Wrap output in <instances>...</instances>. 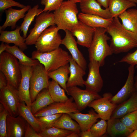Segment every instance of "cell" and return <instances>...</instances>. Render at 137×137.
Masks as SVG:
<instances>
[{"mask_svg":"<svg viewBox=\"0 0 137 137\" xmlns=\"http://www.w3.org/2000/svg\"><path fill=\"white\" fill-rule=\"evenodd\" d=\"M106 29L111 37L109 45L113 54L126 52L137 47V33L125 28L118 17L113 18Z\"/></svg>","mask_w":137,"mask_h":137,"instance_id":"obj_1","label":"cell"},{"mask_svg":"<svg viewBox=\"0 0 137 137\" xmlns=\"http://www.w3.org/2000/svg\"><path fill=\"white\" fill-rule=\"evenodd\" d=\"M106 28H95L92 43L88 48L90 61L96 62L100 67L104 65L106 57L113 54L107 42L110 38L106 33Z\"/></svg>","mask_w":137,"mask_h":137,"instance_id":"obj_2","label":"cell"},{"mask_svg":"<svg viewBox=\"0 0 137 137\" xmlns=\"http://www.w3.org/2000/svg\"><path fill=\"white\" fill-rule=\"evenodd\" d=\"M55 25L59 30H71L78 23V10L76 3L64 1L53 12Z\"/></svg>","mask_w":137,"mask_h":137,"instance_id":"obj_3","label":"cell"},{"mask_svg":"<svg viewBox=\"0 0 137 137\" xmlns=\"http://www.w3.org/2000/svg\"><path fill=\"white\" fill-rule=\"evenodd\" d=\"M31 58L38 60L44 66L48 73L68 64L70 56L68 53L59 47L49 52L41 53L35 50L31 54Z\"/></svg>","mask_w":137,"mask_h":137,"instance_id":"obj_4","label":"cell"},{"mask_svg":"<svg viewBox=\"0 0 137 137\" xmlns=\"http://www.w3.org/2000/svg\"><path fill=\"white\" fill-rule=\"evenodd\" d=\"M0 70L5 76L7 83L18 89L21 73L17 59L6 51L3 52L0 54Z\"/></svg>","mask_w":137,"mask_h":137,"instance_id":"obj_5","label":"cell"},{"mask_svg":"<svg viewBox=\"0 0 137 137\" xmlns=\"http://www.w3.org/2000/svg\"><path fill=\"white\" fill-rule=\"evenodd\" d=\"M59 30L55 25L45 29L37 40L35 44L37 50L41 53L49 52L59 47L62 39Z\"/></svg>","mask_w":137,"mask_h":137,"instance_id":"obj_6","label":"cell"},{"mask_svg":"<svg viewBox=\"0 0 137 137\" xmlns=\"http://www.w3.org/2000/svg\"><path fill=\"white\" fill-rule=\"evenodd\" d=\"M49 78L42 64L40 63L33 67L30 81V92L32 102L41 91L48 89Z\"/></svg>","mask_w":137,"mask_h":137,"instance_id":"obj_7","label":"cell"},{"mask_svg":"<svg viewBox=\"0 0 137 137\" xmlns=\"http://www.w3.org/2000/svg\"><path fill=\"white\" fill-rule=\"evenodd\" d=\"M22 102L18 89L7 83L0 90V102L9 115L14 117L19 116V108Z\"/></svg>","mask_w":137,"mask_h":137,"instance_id":"obj_8","label":"cell"},{"mask_svg":"<svg viewBox=\"0 0 137 137\" xmlns=\"http://www.w3.org/2000/svg\"><path fill=\"white\" fill-rule=\"evenodd\" d=\"M55 25L53 13L43 12L37 16L34 27L30 31V33L25 38L27 45L35 44L42 33L51 26Z\"/></svg>","mask_w":137,"mask_h":137,"instance_id":"obj_9","label":"cell"},{"mask_svg":"<svg viewBox=\"0 0 137 137\" xmlns=\"http://www.w3.org/2000/svg\"><path fill=\"white\" fill-rule=\"evenodd\" d=\"M67 94L71 96L80 111L85 109L95 99L101 97L98 93L85 89H81L77 86L67 88Z\"/></svg>","mask_w":137,"mask_h":137,"instance_id":"obj_10","label":"cell"},{"mask_svg":"<svg viewBox=\"0 0 137 137\" xmlns=\"http://www.w3.org/2000/svg\"><path fill=\"white\" fill-rule=\"evenodd\" d=\"M113 96L110 93H106L102 97L96 99L89 105L88 107L93 108L98 114L101 119L108 120L117 106L113 103L111 99Z\"/></svg>","mask_w":137,"mask_h":137,"instance_id":"obj_11","label":"cell"},{"mask_svg":"<svg viewBox=\"0 0 137 137\" xmlns=\"http://www.w3.org/2000/svg\"><path fill=\"white\" fill-rule=\"evenodd\" d=\"M72 97L64 102H54L35 114L36 117L59 113L68 114L80 112Z\"/></svg>","mask_w":137,"mask_h":137,"instance_id":"obj_12","label":"cell"},{"mask_svg":"<svg viewBox=\"0 0 137 137\" xmlns=\"http://www.w3.org/2000/svg\"><path fill=\"white\" fill-rule=\"evenodd\" d=\"M20 66L21 78L18 89L19 95L21 101L24 102L30 108L32 102L30 92V81L33 67L20 64Z\"/></svg>","mask_w":137,"mask_h":137,"instance_id":"obj_13","label":"cell"},{"mask_svg":"<svg viewBox=\"0 0 137 137\" xmlns=\"http://www.w3.org/2000/svg\"><path fill=\"white\" fill-rule=\"evenodd\" d=\"M88 66V75L84 85L86 89L98 93L101 91L103 85V81L99 72L100 66L98 63L91 61Z\"/></svg>","mask_w":137,"mask_h":137,"instance_id":"obj_14","label":"cell"},{"mask_svg":"<svg viewBox=\"0 0 137 137\" xmlns=\"http://www.w3.org/2000/svg\"><path fill=\"white\" fill-rule=\"evenodd\" d=\"M95 28L91 27L79 20L77 24L71 31L76 37L77 44L88 48L92 43Z\"/></svg>","mask_w":137,"mask_h":137,"instance_id":"obj_15","label":"cell"},{"mask_svg":"<svg viewBox=\"0 0 137 137\" xmlns=\"http://www.w3.org/2000/svg\"><path fill=\"white\" fill-rule=\"evenodd\" d=\"M64 38L62 39L61 44L68 50L73 58L84 70L87 67V62L82 54L79 49L77 43L70 31L66 30Z\"/></svg>","mask_w":137,"mask_h":137,"instance_id":"obj_16","label":"cell"},{"mask_svg":"<svg viewBox=\"0 0 137 137\" xmlns=\"http://www.w3.org/2000/svg\"><path fill=\"white\" fill-rule=\"evenodd\" d=\"M133 66L130 65L128 68V73L126 81L123 87L111 99L115 104H119L123 101L134 91L135 69Z\"/></svg>","mask_w":137,"mask_h":137,"instance_id":"obj_17","label":"cell"},{"mask_svg":"<svg viewBox=\"0 0 137 137\" xmlns=\"http://www.w3.org/2000/svg\"><path fill=\"white\" fill-rule=\"evenodd\" d=\"M26 123L20 116L14 117L8 115L6 119L7 137H24Z\"/></svg>","mask_w":137,"mask_h":137,"instance_id":"obj_18","label":"cell"},{"mask_svg":"<svg viewBox=\"0 0 137 137\" xmlns=\"http://www.w3.org/2000/svg\"><path fill=\"white\" fill-rule=\"evenodd\" d=\"M96 0H82L80 3L81 12L97 15L104 18H112L108 8L104 9Z\"/></svg>","mask_w":137,"mask_h":137,"instance_id":"obj_19","label":"cell"},{"mask_svg":"<svg viewBox=\"0 0 137 137\" xmlns=\"http://www.w3.org/2000/svg\"><path fill=\"white\" fill-rule=\"evenodd\" d=\"M70 75L66 83L67 88L77 86L83 87L84 80L83 77L85 75V70L80 66L71 56L69 59Z\"/></svg>","mask_w":137,"mask_h":137,"instance_id":"obj_20","label":"cell"},{"mask_svg":"<svg viewBox=\"0 0 137 137\" xmlns=\"http://www.w3.org/2000/svg\"><path fill=\"white\" fill-rule=\"evenodd\" d=\"M93 110H91L89 113L84 114L80 112L68 114L78 124L81 131L90 130L92 125L100 118L98 114Z\"/></svg>","mask_w":137,"mask_h":137,"instance_id":"obj_21","label":"cell"},{"mask_svg":"<svg viewBox=\"0 0 137 137\" xmlns=\"http://www.w3.org/2000/svg\"><path fill=\"white\" fill-rule=\"evenodd\" d=\"M20 27H18L13 31H0V41L8 44L13 43L23 51L25 50L28 48L27 45L25 38L20 35Z\"/></svg>","mask_w":137,"mask_h":137,"instance_id":"obj_22","label":"cell"},{"mask_svg":"<svg viewBox=\"0 0 137 137\" xmlns=\"http://www.w3.org/2000/svg\"><path fill=\"white\" fill-rule=\"evenodd\" d=\"M137 110V92H134L127 100L117 105L111 117L120 119L126 115Z\"/></svg>","mask_w":137,"mask_h":137,"instance_id":"obj_23","label":"cell"},{"mask_svg":"<svg viewBox=\"0 0 137 137\" xmlns=\"http://www.w3.org/2000/svg\"><path fill=\"white\" fill-rule=\"evenodd\" d=\"M107 132L111 137H127L133 131L128 128L120 119L112 117L108 120Z\"/></svg>","mask_w":137,"mask_h":137,"instance_id":"obj_24","label":"cell"},{"mask_svg":"<svg viewBox=\"0 0 137 137\" xmlns=\"http://www.w3.org/2000/svg\"><path fill=\"white\" fill-rule=\"evenodd\" d=\"M31 7L27 5L20 9H16L10 7L5 11L6 19L4 24L0 27V31L4 30L7 27L11 26L12 29H14L16 26L18 21L24 17L25 12Z\"/></svg>","mask_w":137,"mask_h":137,"instance_id":"obj_25","label":"cell"},{"mask_svg":"<svg viewBox=\"0 0 137 137\" xmlns=\"http://www.w3.org/2000/svg\"><path fill=\"white\" fill-rule=\"evenodd\" d=\"M79 20L91 27H101L106 29L112 22L113 18L106 19L91 14L79 13L78 14Z\"/></svg>","mask_w":137,"mask_h":137,"instance_id":"obj_26","label":"cell"},{"mask_svg":"<svg viewBox=\"0 0 137 137\" xmlns=\"http://www.w3.org/2000/svg\"><path fill=\"white\" fill-rule=\"evenodd\" d=\"M54 102L49 94L48 89L41 91L31 103L30 108L33 115Z\"/></svg>","mask_w":137,"mask_h":137,"instance_id":"obj_27","label":"cell"},{"mask_svg":"<svg viewBox=\"0 0 137 137\" xmlns=\"http://www.w3.org/2000/svg\"><path fill=\"white\" fill-rule=\"evenodd\" d=\"M126 29L137 33V9H128L118 17Z\"/></svg>","mask_w":137,"mask_h":137,"instance_id":"obj_28","label":"cell"},{"mask_svg":"<svg viewBox=\"0 0 137 137\" xmlns=\"http://www.w3.org/2000/svg\"><path fill=\"white\" fill-rule=\"evenodd\" d=\"M136 6L128 0H109L108 8L112 18L118 17L129 8Z\"/></svg>","mask_w":137,"mask_h":137,"instance_id":"obj_29","label":"cell"},{"mask_svg":"<svg viewBox=\"0 0 137 137\" xmlns=\"http://www.w3.org/2000/svg\"><path fill=\"white\" fill-rule=\"evenodd\" d=\"M6 44V48L5 51L18 59L20 64L34 67L40 63L38 60L33 59L27 56L18 46L15 45L10 46L8 44Z\"/></svg>","mask_w":137,"mask_h":137,"instance_id":"obj_30","label":"cell"},{"mask_svg":"<svg viewBox=\"0 0 137 137\" xmlns=\"http://www.w3.org/2000/svg\"><path fill=\"white\" fill-rule=\"evenodd\" d=\"M69 67V65L68 64L48 73L49 77L57 83L66 92L67 90L66 84L70 73Z\"/></svg>","mask_w":137,"mask_h":137,"instance_id":"obj_31","label":"cell"},{"mask_svg":"<svg viewBox=\"0 0 137 137\" xmlns=\"http://www.w3.org/2000/svg\"><path fill=\"white\" fill-rule=\"evenodd\" d=\"M19 115L23 118L34 130L39 133L41 131L40 122L32 112L31 108L24 102H21L19 108Z\"/></svg>","mask_w":137,"mask_h":137,"instance_id":"obj_32","label":"cell"},{"mask_svg":"<svg viewBox=\"0 0 137 137\" xmlns=\"http://www.w3.org/2000/svg\"><path fill=\"white\" fill-rule=\"evenodd\" d=\"M68 114L63 113L54 123L53 127L80 133L78 124L74 121Z\"/></svg>","mask_w":137,"mask_h":137,"instance_id":"obj_33","label":"cell"},{"mask_svg":"<svg viewBox=\"0 0 137 137\" xmlns=\"http://www.w3.org/2000/svg\"><path fill=\"white\" fill-rule=\"evenodd\" d=\"M52 98L54 102H64L69 99L65 93V90L53 80L49 81L48 88Z\"/></svg>","mask_w":137,"mask_h":137,"instance_id":"obj_34","label":"cell"},{"mask_svg":"<svg viewBox=\"0 0 137 137\" xmlns=\"http://www.w3.org/2000/svg\"><path fill=\"white\" fill-rule=\"evenodd\" d=\"M39 8L38 4L35 5L32 8L31 7L25 15L23 21L20 26L21 31L23 32V37L25 38L27 37L29 27L33 21L35 16L36 15H38L43 10L42 9Z\"/></svg>","mask_w":137,"mask_h":137,"instance_id":"obj_35","label":"cell"},{"mask_svg":"<svg viewBox=\"0 0 137 137\" xmlns=\"http://www.w3.org/2000/svg\"><path fill=\"white\" fill-rule=\"evenodd\" d=\"M72 132L52 127L41 131L39 133L41 137H67Z\"/></svg>","mask_w":137,"mask_h":137,"instance_id":"obj_36","label":"cell"},{"mask_svg":"<svg viewBox=\"0 0 137 137\" xmlns=\"http://www.w3.org/2000/svg\"><path fill=\"white\" fill-rule=\"evenodd\" d=\"M62 114L59 113L36 117L40 123L41 131L53 127L54 123Z\"/></svg>","mask_w":137,"mask_h":137,"instance_id":"obj_37","label":"cell"},{"mask_svg":"<svg viewBox=\"0 0 137 137\" xmlns=\"http://www.w3.org/2000/svg\"><path fill=\"white\" fill-rule=\"evenodd\" d=\"M107 128V122L101 119L97 123L94 124L90 130L93 137H100L106 133Z\"/></svg>","mask_w":137,"mask_h":137,"instance_id":"obj_38","label":"cell"},{"mask_svg":"<svg viewBox=\"0 0 137 137\" xmlns=\"http://www.w3.org/2000/svg\"><path fill=\"white\" fill-rule=\"evenodd\" d=\"M120 119L128 128L133 131L137 129V110L126 115Z\"/></svg>","mask_w":137,"mask_h":137,"instance_id":"obj_39","label":"cell"},{"mask_svg":"<svg viewBox=\"0 0 137 137\" xmlns=\"http://www.w3.org/2000/svg\"><path fill=\"white\" fill-rule=\"evenodd\" d=\"M9 115L2 104H0V137H7L6 119Z\"/></svg>","mask_w":137,"mask_h":137,"instance_id":"obj_40","label":"cell"},{"mask_svg":"<svg viewBox=\"0 0 137 137\" xmlns=\"http://www.w3.org/2000/svg\"><path fill=\"white\" fill-rule=\"evenodd\" d=\"M64 0H41L40 3L45 7L39 15L43 12H50L58 9Z\"/></svg>","mask_w":137,"mask_h":137,"instance_id":"obj_41","label":"cell"},{"mask_svg":"<svg viewBox=\"0 0 137 137\" xmlns=\"http://www.w3.org/2000/svg\"><path fill=\"white\" fill-rule=\"evenodd\" d=\"M13 6L23 8L26 6L13 0H0V11L1 13Z\"/></svg>","mask_w":137,"mask_h":137,"instance_id":"obj_42","label":"cell"},{"mask_svg":"<svg viewBox=\"0 0 137 137\" xmlns=\"http://www.w3.org/2000/svg\"><path fill=\"white\" fill-rule=\"evenodd\" d=\"M119 62L126 63L130 65L137 67V49L134 52L129 53L119 61Z\"/></svg>","mask_w":137,"mask_h":137,"instance_id":"obj_43","label":"cell"},{"mask_svg":"<svg viewBox=\"0 0 137 137\" xmlns=\"http://www.w3.org/2000/svg\"><path fill=\"white\" fill-rule=\"evenodd\" d=\"M24 137H41L40 134L37 132L27 122Z\"/></svg>","mask_w":137,"mask_h":137,"instance_id":"obj_44","label":"cell"},{"mask_svg":"<svg viewBox=\"0 0 137 137\" xmlns=\"http://www.w3.org/2000/svg\"><path fill=\"white\" fill-rule=\"evenodd\" d=\"M7 81L6 78L4 74L1 71L0 72V90L7 86Z\"/></svg>","mask_w":137,"mask_h":137,"instance_id":"obj_45","label":"cell"},{"mask_svg":"<svg viewBox=\"0 0 137 137\" xmlns=\"http://www.w3.org/2000/svg\"><path fill=\"white\" fill-rule=\"evenodd\" d=\"M80 136L81 137H93L90 130L82 131L80 134Z\"/></svg>","mask_w":137,"mask_h":137,"instance_id":"obj_46","label":"cell"},{"mask_svg":"<svg viewBox=\"0 0 137 137\" xmlns=\"http://www.w3.org/2000/svg\"><path fill=\"white\" fill-rule=\"evenodd\" d=\"M100 5L105 8H108L109 0H96Z\"/></svg>","mask_w":137,"mask_h":137,"instance_id":"obj_47","label":"cell"},{"mask_svg":"<svg viewBox=\"0 0 137 137\" xmlns=\"http://www.w3.org/2000/svg\"><path fill=\"white\" fill-rule=\"evenodd\" d=\"M6 44H4V42H2L0 45V54L6 51Z\"/></svg>","mask_w":137,"mask_h":137,"instance_id":"obj_48","label":"cell"},{"mask_svg":"<svg viewBox=\"0 0 137 137\" xmlns=\"http://www.w3.org/2000/svg\"><path fill=\"white\" fill-rule=\"evenodd\" d=\"M80 133L76 132L73 131L67 137H79L80 136Z\"/></svg>","mask_w":137,"mask_h":137,"instance_id":"obj_49","label":"cell"},{"mask_svg":"<svg viewBox=\"0 0 137 137\" xmlns=\"http://www.w3.org/2000/svg\"><path fill=\"white\" fill-rule=\"evenodd\" d=\"M128 137H137V129L133 131Z\"/></svg>","mask_w":137,"mask_h":137,"instance_id":"obj_50","label":"cell"},{"mask_svg":"<svg viewBox=\"0 0 137 137\" xmlns=\"http://www.w3.org/2000/svg\"><path fill=\"white\" fill-rule=\"evenodd\" d=\"M135 81L134 82V86L135 90L137 92V75L135 77Z\"/></svg>","mask_w":137,"mask_h":137,"instance_id":"obj_51","label":"cell"},{"mask_svg":"<svg viewBox=\"0 0 137 137\" xmlns=\"http://www.w3.org/2000/svg\"><path fill=\"white\" fill-rule=\"evenodd\" d=\"M72 1L76 3H80L82 0H66Z\"/></svg>","mask_w":137,"mask_h":137,"instance_id":"obj_52","label":"cell"},{"mask_svg":"<svg viewBox=\"0 0 137 137\" xmlns=\"http://www.w3.org/2000/svg\"><path fill=\"white\" fill-rule=\"evenodd\" d=\"M129 1L132 2H133L135 3H137V0H128Z\"/></svg>","mask_w":137,"mask_h":137,"instance_id":"obj_53","label":"cell"},{"mask_svg":"<svg viewBox=\"0 0 137 137\" xmlns=\"http://www.w3.org/2000/svg\"><path fill=\"white\" fill-rule=\"evenodd\" d=\"M32 1H33V0H32Z\"/></svg>","mask_w":137,"mask_h":137,"instance_id":"obj_54","label":"cell"},{"mask_svg":"<svg viewBox=\"0 0 137 137\" xmlns=\"http://www.w3.org/2000/svg\"></svg>","mask_w":137,"mask_h":137,"instance_id":"obj_55","label":"cell"}]
</instances>
